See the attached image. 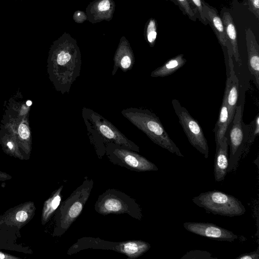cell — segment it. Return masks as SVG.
I'll use <instances>...</instances> for the list:
<instances>
[{
	"label": "cell",
	"mask_w": 259,
	"mask_h": 259,
	"mask_svg": "<svg viewBox=\"0 0 259 259\" xmlns=\"http://www.w3.org/2000/svg\"><path fill=\"white\" fill-rule=\"evenodd\" d=\"M81 53L76 39L65 32L52 48L50 68L52 79L62 94L69 93L79 76Z\"/></svg>",
	"instance_id": "1"
},
{
	"label": "cell",
	"mask_w": 259,
	"mask_h": 259,
	"mask_svg": "<svg viewBox=\"0 0 259 259\" xmlns=\"http://www.w3.org/2000/svg\"><path fill=\"white\" fill-rule=\"evenodd\" d=\"M82 117L90 141L94 146L99 158L105 154L106 145L113 143L139 152L140 148L125 137L111 122L91 109L83 107Z\"/></svg>",
	"instance_id": "2"
},
{
	"label": "cell",
	"mask_w": 259,
	"mask_h": 259,
	"mask_svg": "<svg viewBox=\"0 0 259 259\" xmlns=\"http://www.w3.org/2000/svg\"><path fill=\"white\" fill-rule=\"evenodd\" d=\"M121 113L154 143L172 154L184 157L155 113L148 109L134 107L123 109Z\"/></svg>",
	"instance_id": "3"
},
{
	"label": "cell",
	"mask_w": 259,
	"mask_h": 259,
	"mask_svg": "<svg viewBox=\"0 0 259 259\" xmlns=\"http://www.w3.org/2000/svg\"><path fill=\"white\" fill-rule=\"evenodd\" d=\"M94 182L85 178L81 185L59 204L56 213V225L54 235H63L82 211L91 194Z\"/></svg>",
	"instance_id": "4"
},
{
	"label": "cell",
	"mask_w": 259,
	"mask_h": 259,
	"mask_svg": "<svg viewBox=\"0 0 259 259\" xmlns=\"http://www.w3.org/2000/svg\"><path fill=\"white\" fill-rule=\"evenodd\" d=\"M95 210L103 215L126 213L138 220L143 219L142 209L136 200L115 189H107L99 196Z\"/></svg>",
	"instance_id": "5"
},
{
	"label": "cell",
	"mask_w": 259,
	"mask_h": 259,
	"mask_svg": "<svg viewBox=\"0 0 259 259\" xmlns=\"http://www.w3.org/2000/svg\"><path fill=\"white\" fill-rule=\"evenodd\" d=\"M197 206L214 214L234 217L243 215L246 209L237 198L218 190L200 193L192 198Z\"/></svg>",
	"instance_id": "6"
},
{
	"label": "cell",
	"mask_w": 259,
	"mask_h": 259,
	"mask_svg": "<svg viewBox=\"0 0 259 259\" xmlns=\"http://www.w3.org/2000/svg\"><path fill=\"white\" fill-rule=\"evenodd\" d=\"M230 125L226 134L230 147L227 172L235 169L247 141L248 124L243 121L241 106H237Z\"/></svg>",
	"instance_id": "7"
},
{
	"label": "cell",
	"mask_w": 259,
	"mask_h": 259,
	"mask_svg": "<svg viewBox=\"0 0 259 259\" xmlns=\"http://www.w3.org/2000/svg\"><path fill=\"white\" fill-rule=\"evenodd\" d=\"M105 154L108 159L115 165L136 171L158 170L157 166L137 152L113 143H108Z\"/></svg>",
	"instance_id": "8"
},
{
	"label": "cell",
	"mask_w": 259,
	"mask_h": 259,
	"mask_svg": "<svg viewBox=\"0 0 259 259\" xmlns=\"http://www.w3.org/2000/svg\"><path fill=\"white\" fill-rule=\"evenodd\" d=\"M171 104L189 143L205 158H207L209 155L208 143L199 123L178 100L172 99Z\"/></svg>",
	"instance_id": "9"
},
{
	"label": "cell",
	"mask_w": 259,
	"mask_h": 259,
	"mask_svg": "<svg viewBox=\"0 0 259 259\" xmlns=\"http://www.w3.org/2000/svg\"><path fill=\"white\" fill-rule=\"evenodd\" d=\"M183 226L190 232L210 239L232 242L238 238L233 232L212 223L185 222Z\"/></svg>",
	"instance_id": "10"
},
{
	"label": "cell",
	"mask_w": 259,
	"mask_h": 259,
	"mask_svg": "<svg viewBox=\"0 0 259 259\" xmlns=\"http://www.w3.org/2000/svg\"><path fill=\"white\" fill-rule=\"evenodd\" d=\"M35 210L33 202H26L6 211L0 217V223L20 229L32 219Z\"/></svg>",
	"instance_id": "11"
},
{
	"label": "cell",
	"mask_w": 259,
	"mask_h": 259,
	"mask_svg": "<svg viewBox=\"0 0 259 259\" xmlns=\"http://www.w3.org/2000/svg\"><path fill=\"white\" fill-rule=\"evenodd\" d=\"M113 67L112 75H114L119 68L126 72L131 70L135 59L130 44L125 36H122L113 57Z\"/></svg>",
	"instance_id": "12"
},
{
	"label": "cell",
	"mask_w": 259,
	"mask_h": 259,
	"mask_svg": "<svg viewBox=\"0 0 259 259\" xmlns=\"http://www.w3.org/2000/svg\"><path fill=\"white\" fill-rule=\"evenodd\" d=\"M115 9L113 0H95L86 9L88 20L94 24L112 19Z\"/></svg>",
	"instance_id": "13"
},
{
	"label": "cell",
	"mask_w": 259,
	"mask_h": 259,
	"mask_svg": "<svg viewBox=\"0 0 259 259\" xmlns=\"http://www.w3.org/2000/svg\"><path fill=\"white\" fill-rule=\"evenodd\" d=\"M245 39L248 57V68L255 78V85L259 89V45L250 28L245 29Z\"/></svg>",
	"instance_id": "14"
},
{
	"label": "cell",
	"mask_w": 259,
	"mask_h": 259,
	"mask_svg": "<svg viewBox=\"0 0 259 259\" xmlns=\"http://www.w3.org/2000/svg\"><path fill=\"white\" fill-rule=\"evenodd\" d=\"M203 15L211 26L222 48L226 47L228 41L222 18L215 8L204 2L203 4Z\"/></svg>",
	"instance_id": "15"
},
{
	"label": "cell",
	"mask_w": 259,
	"mask_h": 259,
	"mask_svg": "<svg viewBox=\"0 0 259 259\" xmlns=\"http://www.w3.org/2000/svg\"><path fill=\"white\" fill-rule=\"evenodd\" d=\"M220 16L223 23L227 40L232 47L233 55L236 62L241 66L242 61L239 52L236 28L232 15L227 8H223L221 11Z\"/></svg>",
	"instance_id": "16"
},
{
	"label": "cell",
	"mask_w": 259,
	"mask_h": 259,
	"mask_svg": "<svg viewBox=\"0 0 259 259\" xmlns=\"http://www.w3.org/2000/svg\"><path fill=\"white\" fill-rule=\"evenodd\" d=\"M239 79L235 74L228 76L223 99L225 100L228 111L229 125L233 119L238 98Z\"/></svg>",
	"instance_id": "17"
},
{
	"label": "cell",
	"mask_w": 259,
	"mask_h": 259,
	"mask_svg": "<svg viewBox=\"0 0 259 259\" xmlns=\"http://www.w3.org/2000/svg\"><path fill=\"white\" fill-rule=\"evenodd\" d=\"M229 145L226 137L223 143L216 147L214 162V176L215 181L220 182L223 181L227 175L229 165Z\"/></svg>",
	"instance_id": "18"
},
{
	"label": "cell",
	"mask_w": 259,
	"mask_h": 259,
	"mask_svg": "<svg viewBox=\"0 0 259 259\" xmlns=\"http://www.w3.org/2000/svg\"><path fill=\"white\" fill-rule=\"evenodd\" d=\"M151 247L150 244L142 240H128L121 242L120 253L130 259H135L146 252Z\"/></svg>",
	"instance_id": "19"
},
{
	"label": "cell",
	"mask_w": 259,
	"mask_h": 259,
	"mask_svg": "<svg viewBox=\"0 0 259 259\" xmlns=\"http://www.w3.org/2000/svg\"><path fill=\"white\" fill-rule=\"evenodd\" d=\"M186 62V59L184 58V54H179L170 58L162 66L153 70L150 75L153 77L168 76L182 67Z\"/></svg>",
	"instance_id": "20"
},
{
	"label": "cell",
	"mask_w": 259,
	"mask_h": 259,
	"mask_svg": "<svg viewBox=\"0 0 259 259\" xmlns=\"http://www.w3.org/2000/svg\"><path fill=\"white\" fill-rule=\"evenodd\" d=\"M229 125L228 108L225 100L223 99L218 119L213 130L216 147L223 143Z\"/></svg>",
	"instance_id": "21"
},
{
	"label": "cell",
	"mask_w": 259,
	"mask_h": 259,
	"mask_svg": "<svg viewBox=\"0 0 259 259\" xmlns=\"http://www.w3.org/2000/svg\"><path fill=\"white\" fill-rule=\"evenodd\" d=\"M63 188V186H61L54 191L51 196L44 202L41 217V222L42 225H45L49 221L60 204Z\"/></svg>",
	"instance_id": "22"
},
{
	"label": "cell",
	"mask_w": 259,
	"mask_h": 259,
	"mask_svg": "<svg viewBox=\"0 0 259 259\" xmlns=\"http://www.w3.org/2000/svg\"><path fill=\"white\" fill-rule=\"evenodd\" d=\"M157 24L155 19L150 18L145 26L144 35L146 41L151 47L154 46L157 34Z\"/></svg>",
	"instance_id": "23"
},
{
	"label": "cell",
	"mask_w": 259,
	"mask_h": 259,
	"mask_svg": "<svg viewBox=\"0 0 259 259\" xmlns=\"http://www.w3.org/2000/svg\"><path fill=\"white\" fill-rule=\"evenodd\" d=\"M259 134V114L248 124V138L246 144L243 150L246 153L251 144L253 143Z\"/></svg>",
	"instance_id": "24"
},
{
	"label": "cell",
	"mask_w": 259,
	"mask_h": 259,
	"mask_svg": "<svg viewBox=\"0 0 259 259\" xmlns=\"http://www.w3.org/2000/svg\"><path fill=\"white\" fill-rule=\"evenodd\" d=\"M170 1L174 4L177 5L182 13L187 16L190 20L193 21H196L197 20L196 16L194 11L191 7L188 0H165Z\"/></svg>",
	"instance_id": "25"
},
{
	"label": "cell",
	"mask_w": 259,
	"mask_h": 259,
	"mask_svg": "<svg viewBox=\"0 0 259 259\" xmlns=\"http://www.w3.org/2000/svg\"><path fill=\"white\" fill-rule=\"evenodd\" d=\"M195 12L197 19L204 25L208 24L203 15V4L204 0H188Z\"/></svg>",
	"instance_id": "26"
},
{
	"label": "cell",
	"mask_w": 259,
	"mask_h": 259,
	"mask_svg": "<svg viewBox=\"0 0 259 259\" xmlns=\"http://www.w3.org/2000/svg\"><path fill=\"white\" fill-rule=\"evenodd\" d=\"M182 259L188 258H214L211 256V254L207 251L202 250H191L190 251L183 256Z\"/></svg>",
	"instance_id": "27"
},
{
	"label": "cell",
	"mask_w": 259,
	"mask_h": 259,
	"mask_svg": "<svg viewBox=\"0 0 259 259\" xmlns=\"http://www.w3.org/2000/svg\"><path fill=\"white\" fill-rule=\"evenodd\" d=\"M243 4L255 17L259 19V0H243Z\"/></svg>",
	"instance_id": "28"
},
{
	"label": "cell",
	"mask_w": 259,
	"mask_h": 259,
	"mask_svg": "<svg viewBox=\"0 0 259 259\" xmlns=\"http://www.w3.org/2000/svg\"><path fill=\"white\" fill-rule=\"evenodd\" d=\"M73 19L77 23H82L88 20V16L85 12L78 10L74 13Z\"/></svg>",
	"instance_id": "29"
},
{
	"label": "cell",
	"mask_w": 259,
	"mask_h": 259,
	"mask_svg": "<svg viewBox=\"0 0 259 259\" xmlns=\"http://www.w3.org/2000/svg\"><path fill=\"white\" fill-rule=\"evenodd\" d=\"M259 258V248L257 247L256 250L252 252L246 253H243L238 257L236 259H258Z\"/></svg>",
	"instance_id": "30"
},
{
	"label": "cell",
	"mask_w": 259,
	"mask_h": 259,
	"mask_svg": "<svg viewBox=\"0 0 259 259\" xmlns=\"http://www.w3.org/2000/svg\"><path fill=\"white\" fill-rule=\"evenodd\" d=\"M18 133L20 137L23 139H27L30 136V132L27 126L22 123L19 125Z\"/></svg>",
	"instance_id": "31"
},
{
	"label": "cell",
	"mask_w": 259,
	"mask_h": 259,
	"mask_svg": "<svg viewBox=\"0 0 259 259\" xmlns=\"http://www.w3.org/2000/svg\"><path fill=\"white\" fill-rule=\"evenodd\" d=\"M0 259H21L20 257L0 251Z\"/></svg>",
	"instance_id": "32"
},
{
	"label": "cell",
	"mask_w": 259,
	"mask_h": 259,
	"mask_svg": "<svg viewBox=\"0 0 259 259\" xmlns=\"http://www.w3.org/2000/svg\"><path fill=\"white\" fill-rule=\"evenodd\" d=\"M12 179V176L9 174L0 171V181H5Z\"/></svg>",
	"instance_id": "33"
},
{
	"label": "cell",
	"mask_w": 259,
	"mask_h": 259,
	"mask_svg": "<svg viewBox=\"0 0 259 259\" xmlns=\"http://www.w3.org/2000/svg\"><path fill=\"white\" fill-rule=\"evenodd\" d=\"M7 145L10 150H12L13 149H14L13 144L11 142H8Z\"/></svg>",
	"instance_id": "34"
},
{
	"label": "cell",
	"mask_w": 259,
	"mask_h": 259,
	"mask_svg": "<svg viewBox=\"0 0 259 259\" xmlns=\"http://www.w3.org/2000/svg\"><path fill=\"white\" fill-rule=\"evenodd\" d=\"M26 104L27 106H29L32 104V102L31 101L28 100L27 101Z\"/></svg>",
	"instance_id": "35"
}]
</instances>
